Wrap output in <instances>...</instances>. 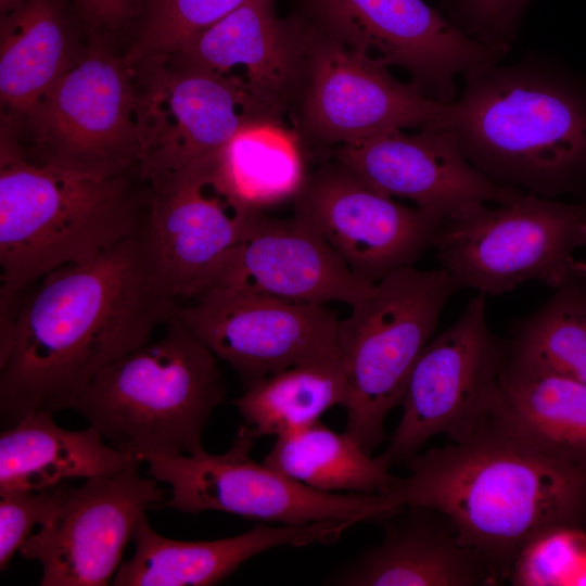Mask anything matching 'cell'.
Masks as SVG:
<instances>
[{
    "label": "cell",
    "instance_id": "2e32d148",
    "mask_svg": "<svg viewBox=\"0 0 586 586\" xmlns=\"http://www.w3.org/2000/svg\"><path fill=\"white\" fill-rule=\"evenodd\" d=\"M139 467L59 485L54 512L20 549L41 563L40 586L112 583L139 521L164 500L158 481L141 476Z\"/></svg>",
    "mask_w": 586,
    "mask_h": 586
},
{
    "label": "cell",
    "instance_id": "52a82bcc",
    "mask_svg": "<svg viewBox=\"0 0 586 586\" xmlns=\"http://www.w3.org/2000/svg\"><path fill=\"white\" fill-rule=\"evenodd\" d=\"M586 204L523 193L442 221L433 247L458 289L500 295L526 281L558 289L586 271Z\"/></svg>",
    "mask_w": 586,
    "mask_h": 586
},
{
    "label": "cell",
    "instance_id": "5b68a950",
    "mask_svg": "<svg viewBox=\"0 0 586 586\" xmlns=\"http://www.w3.org/2000/svg\"><path fill=\"white\" fill-rule=\"evenodd\" d=\"M226 396L217 357L180 321L115 359L71 409L109 444L139 456L198 455L205 428Z\"/></svg>",
    "mask_w": 586,
    "mask_h": 586
},
{
    "label": "cell",
    "instance_id": "1f68e13d",
    "mask_svg": "<svg viewBox=\"0 0 586 586\" xmlns=\"http://www.w3.org/2000/svg\"><path fill=\"white\" fill-rule=\"evenodd\" d=\"M532 0H442L446 16L469 37L505 53Z\"/></svg>",
    "mask_w": 586,
    "mask_h": 586
},
{
    "label": "cell",
    "instance_id": "9c48e42d",
    "mask_svg": "<svg viewBox=\"0 0 586 586\" xmlns=\"http://www.w3.org/2000/svg\"><path fill=\"white\" fill-rule=\"evenodd\" d=\"M253 445L237 434L225 454L145 457L150 476L170 486V499L160 507L192 514L221 511L286 525L379 522L397 509L379 494L337 495L311 488L253 461Z\"/></svg>",
    "mask_w": 586,
    "mask_h": 586
},
{
    "label": "cell",
    "instance_id": "30bf717a",
    "mask_svg": "<svg viewBox=\"0 0 586 586\" xmlns=\"http://www.w3.org/2000/svg\"><path fill=\"white\" fill-rule=\"evenodd\" d=\"M509 352L510 341L491 331L485 295L479 293L419 357L400 420L381 454L386 463L405 464L436 435L451 441L470 431L495 399Z\"/></svg>",
    "mask_w": 586,
    "mask_h": 586
},
{
    "label": "cell",
    "instance_id": "4316f807",
    "mask_svg": "<svg viewBox=\"0 0 586 586\" xmlns=\"http://www.w3.org/2000/svg\"><path fill=\"white\" fill-rule=\"evenodd\" d=\"M495 403L539 437L586 460V384L509 352Z\"/></svg>",
    "mask_w": 586,
    "mask_h": 586
},
{
    "label": "cell",
    "instance_id": "484cf974",
    "mask_svg": "<svg viewBox=\"0 0 586 586\" xmlns=\"http://www.w3.org/2000/svg\"><path fill=\"white\" fill-rule=\"evenodd\" d=\"M265 464L311 488L384 495L395 480L382 456L371 457L349 435L319 420L277 436Z\"/></svg>",
    "mask_w": 586,
    "mask_h": 586
},
{
    "label": "cell",
    "instance_id": "ac0fdd59",
    "mask_svg": "<svg viewBox=\"0 0 586 586\" xmlns=\"http://www.w3.org/2000/svg\"><path fill=\"white\" fill-rule=\"evenodd\" d=\"M307 51L298 13L282 18L275 0H249L167 58L221 79L284 123L304 89Z\"/></svg>",
    "mask_w": 586,
    "mask_h": 586
},
{
    "label": "cell",
    "instance_id": "6da1fadb",
    "mask_svg": "<svg viewBox=\"0 0 586 586\" xmlns=\"http://www.w3.org/2000/svg\"><path fill=\"white\" fill-rule=\"evenodd\" d=\"M177 305L141 234L44 276L18 308L1 311L2 424L71 409L99 371L149 341Z\"/></svg>",
    "mask_w": 586,
    "mask_h": 586
},
{
    "label": "cell",
    "instance_id": "4dcf8cb0",
    "mask_svg": "<svg viewBox=\"0 0 586 586\" xmlns=\"http://www.w3.org/2000/svg\"><path fill=\"white\" fill-rule=\"evenodd\" d=\"M508 577L517 586L586 585V535L573 525L538 534L520 551Z\"/></svg>",
    "mask_w": 586,
    "mask_h": 586
},
{
    "label": "cell",
    "instance_id": "d6a6232c",
    "mask_svg": "<svg viewBox=\"0 0 586 586\" xmlns=\"http://www.w3.org/2000/svg\"><path fill=\"white\" fill-rule=\"evenodd\" d=\"M0 570L5 571L16 551L54 512L59 485L40 491L0 493Z\"/></svg>",
    "mask_w": 586,
    "mask_h": 586
},
{
    "label": "cell",
    "instance_id": "f546056e",
    "mask_svg": "<svg viewBox=\"0 0 586 586\" xmlns=\"http://www.w3.org/2000/svg\"><path fill=\"white\" fill-rule=\"evenodd\" d=\"M249 0H150L126 54L129 66L164 59Z\"/></svg>",
    "mask_w": 586,
    "mask_h": 586
},
{
    "label": "cell",
    "instance_id": "7a4b0ae2",
    "mask_svg": "<svg viewBox=\"0 0 586 586\" xmlns=\"http://www.w3.org/2000/svg\"><path fill=\"white\" fill-rule=\"evenodd\" d=\"M405 466L408 475L383 496L394 507L444 513L500 577L538 534L577 526L586 513V460L539 437L495 399L470 431Z\"/></svg>",
    "mask_w": 586,
    "mask_h": 586
},
{
    "label": "cell",
    "instance_id": "4fadbf2b",
    "mask_svg": "<svg viewBox=\"0 0 586 586\" xmlns=\"http://www.w3.org/2000/svg\"><path fill=\"white\" fill-rule=\"evenodd\" d=\"M130 67L145 183L219 153L250 124L279 122L231 85L169 58Z\"/></svg>",
    "mask_w": 586,
    "mask_h": 586
},
{
    "label": "cell",
    "instance_id": "7402d4cb",
    "mask_svg": "<svg viewBox=\"0 0 586 586\" xmlns=\"http://www.w3.org/2000/svg\"><path fill=\"white\" fill-rule=\"evenodd\" d=\"M349 526L341 520L276 527L258 524L232 537L182 542L155 532L144 515L133 533L135 553L120 564L111 585H216L264 551L285 545L329 544Z\"/></svg>",
    "mask_w": 586,
    "mask_h": 586
},
{
    "label": "cell",
    "instance_id": "ffe728a7",
    "mask_svg": "<svg viewBox=\"0 0 586 586\" xmlns=\"http://www.w3.org/2000/svg\"><path fill=\"white\" fill-rule=\"evenodd\" d=\"M374 284L359 280L343 258L298 218H278L255 208L203 293L232 286L294 302L352 306L369 295Z\"/></svg>",
    "mask_w": 586,
    "mask_h": 586
},
{
    "label": "cell",
    "instance_id": "836d02e7",
    "mask_svg": "<svg viewBox=\"0 0 586 586\" xmlns=\"http://www.w3.org/2000/svg\"><path fill=\"white\" fill-rule=\"evenodd\" d=\"M150 0H73L84 28L94 39L139 23Z\"/></svg>",
    "mask_w": 586,
    "mask_h": 586
},
{
    "label": "cell",
    "instance_id": "44dd1931",
    "mask_svg": "<svg viewBox=\"0 0 586 586\" xmlns=\"http://www.w3.org/2000/svg\"><path fill=\"white\" fill-rule=\"evenodd\" d=\"M382 542L331 577L344 586H475L500 577L460 539L444 513L426 506H399L379 521Z\"/></svg>",
    "mask_w": 586,
    "mask_h": 586
},
{
    "label": "cell",
    "instance_id": "7c38bea8",
    "mask_svg": "<svg viewBox=\"0 0 586 586\" xmlns=\"http://www.w3.org/2000/svg\"><path fill=\"white\" fill-rule=\"evenodd\" d=\"M305 22L306 80L293 114L304 148L334 149L390 129H420L444 120L448 104L430 99L412 81L397 80L380 62Z\"/></svg>",
    "mask_w": 586,
    "mask_h": 586
},
{
    "label": "cell",
    "instance_id": "9a60e30c",
    "mask_svg": "<svg viewBox=\"0 0 586 586\" xmlns=\"http://www.w3.org/2000/svg\"><path fill=\"white\" fill-rule=\"evenodd\" d=\"M173 317L229 364L246 387L292 366L339 352L340 320L322 304L216 286L178 304Z\"/></svg>",
    "mask_w": 586,
    "mask_h": 586
},
{
    "label": "cell",
    "instance_id": "603a6c76",
    "mask_svg": "<svg viewBox=\"0 0 586 586\" xmlns=\"http://www.w3.org/2000/svg\"><path fill=\"white\" fill-rule=\"evenodd\" d=\"M78 26L73 0H23L1 15V129L25 123L75 62Z\"/></svg>",
    "mask_w": 586,
    "mask_h": 586
},
{
    "label": "cell",
    "instance_id": "5bb4252c",
    "mask_svg": "<svg viewBox=\"0 0 586 586\" xmlns=\"http://www.w3.org/2000/svg\"><path fill=\"white\" fill-rule=\"evenodd\" d=\"M141 239L163 288L178 303L199 297L255 209L222 176L218 153L148 183Z\"/></svg>",
    "mask_w": 586,
    "mask_h": 586
},
{
    "label": "cell",
    "instance_id": "cb8c5ba5",
    "mask_svg": "<svg viewBox=\"0 0 586 586\" xmlns=\"http://www.w3.org/2000/svg\"><path fill=\"white\" fill-rule=\"evenodd\" d=\"M97 428L71 431L36 410L0 435V493L40 491L67 480L112 475L142 459L104 443Z\"/></svg>",
    "mask_w": 586,
    "mask_h": 586
},
{
    "label": "cell",
    "instance_id": "d4e9b609",
    "mask_svg": "<svg viewBox=\"0 0 586 586\" xmlns=\"http://www.w3.org/2000/svg\"><path fill=\"white\" fill-rule=\"evenodd\" d=\"M347 380L340 353L308 360L270 374L232 400L245 424L238 435L254 443L319 420L335 405L344 406Z\"/></svg>",
    "mask_w": 586,
    "mask_h": 586
},
{
    "label": "cell",
    "instance_id": "f1b7e54d",
    "mask_svg": "<svg viewBox=\"0 0 586 586\" xmlns=\"http://www.w3.org/2000/svg\"><path fill=\"white\" fill-rule=\"evenodd\" d=\"M510 354L586 384V271L520 322Z\"/></svg>",
    "mask_w": 586,
    "mask_h": 586
},
{
    "label": "cell",
    "instance_id": "d6986e66",
    "mask_svg": "<svg viewBox=\"0 0 586 586\" xmlns=\"http://www.w3.org/2000/svg\"><path fill=\"white\" fill-rule=\"evenodd\" d=\"M333 158L375 191L410 200L442 220L524 192L501 187L479 171L437 124L416 133L390 129L336 146Z\"/></svg>",
    "mask_w": 586,
    "mask_h": 586
},
{
    "label": "cell",
    "instance_id": "e575fe53",
    "mask_svg": "<svg viewBox=\"0 0 586 586\" xmlns=\"http://www.w3.org/2000/svg\"><path fill=\"white\" fill-rule=\"evenodd\" d=\"M23 0H0L1 15L16 8Z\"/></svg>",
    "mask_w": 586,
    "mask_h": 586
},
{
    "label": "cell",
    "instance_id": "83f0119b",
    "mask_svg": "<svg viewBox=\"0 0 586 586\" xmlns=\"http://www.w3.org/2000/svg\"><path fill=\"white\" fill-rule=\"evenodd\" d=\"M305 148L284 123L256 122L242 128L218 153L222 176L247 205H266L293 198L306 176Z\"/></svg>",
    "mask_w": 586,
    "mask_h": 586
},
{
    "label": "cell",
    "instance_id": "e0dca14e",
    "mask_svg": "<svg viewBox=\"0 0 586 586\" xmlns=\"http://www.w3.org/2000/svg\"><path fill=\"white\" fill-rule=\"evenodd\" d=\"M293 203V216L314 229L368 284L411 266L433 247L443 221L375 191L334 158L306 174Z\"/></svg>",
    "mask_w": 586,
    "mask_h": 586
},
{
    "label": "cell",
    "instance_id": "3957f363",
    "mask_svg": "<svg viewBox=\"0 0 586 586\" xmlns=\"http://www.w3.org/2000/svg\"><path fill=\"white\" fill-rule=\"evenodd\" d=\"M444 128L493 182L586 204V77L531 52L463 74Z\"/></svg>",
    "mask_w": 586,
    "mask_h": 586
},
{
    "label": "cell",
    "instance_id": "277c9868",
    "mask_svg": "<svg viewBox=\"0 0 586 586\" xmlns=\"http://www.w3.org/2000/svg\"><path fill=\"white\" fill-rule=\"evenodd\" d=\"M130 174L99 177L37 163L1 135V308L56 268L141 234L149 190L137 192Z\"/></svg>",
    "mask_w": 586,
    "mask_h": 586
},
{
    "label": "cell",
    "instance_id": "8992f818",
    "mask_svg": "<svg viewBox=\"0 0 586 586\" xmlns=\"http://www.w3.org/2000/svg\"><path fill=\"white\" fill-rule=\"evenodd\" d=\"M459 290L442 267L395 269L339 322L347 395L345 433L367 454L384 441V421L402 404L411 372L440 315Z\"/></svg>",
    "mask_w": 586,
    "mask_h": 586
},
{
    "label": "cell",
    "instance_id": "8fae6325",
    "mask_svg": "<svg viewBox=\"0 0 586 586\" xmlns=\"http://www.w3.org/2000/svg\"><path fill=\"white\" fill-rule=\"evenodd\" d=\"M298 12L336 42L411 76L430 99L451 103L458 75L505 52L461 31L424 0H300Z\"/></svg>",
    "mask_w": 586,
    "mask_h": 586
},
{
    "label": "cell",
    "instance_id": "ba28073f",
    "mask_svg": "<svg viewBox=\"0 0 586 586\" xmlns=\"http://www.w3.org/2000/svg\"><path fill=\"white\" fill-rule=\"evenodd\" d=\"M22 129L30 140L26 157L34 162L99 177L138 170L132 68L95 39L25 123L1 131Z\"/></svg>",
    "mask_w": 586,
    "mask_h": 586
}]
</instances>
